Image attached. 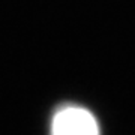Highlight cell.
Here are the masks:
<instances>
[{"label":"cell","mask_w":135,"mask_h":135,"mask_svg":"<svg viewBox=\"0 0 135 135\" xmlns=\"http://www.w3.org/2000/svg\"><path fill=\"white\" fill-rule=\"evenodd\" d=\"M50 135H101V126L87 107L62 104L51 114Z\"/></svg>","instance_id":"1"}]
</instances>
